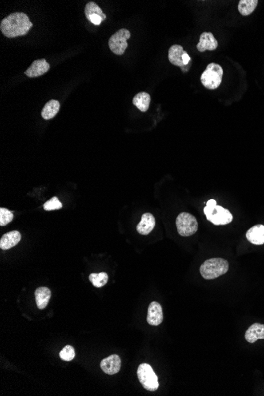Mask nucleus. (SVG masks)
Listing matches in <instances>:
<instances>
[{"mask_svg": "<svg viewBox=\"0 0 264 396\" xmlns=\"http://www.w3.org/2000/svg\"><path fill=\"white\" fill-rule=\"evenodd\" d=\"M33 26L29 17L24 13H14L4 18L0 25V30L9 38L24 36Z\"/></svg>", "mask_w": 264, "mask_h": 396, "instance_id": "obj_1", "label": "nucleus"}, {"mask_svg": "<svg viewBox=\"0 0 264 396\" xmlns=\"http://www.w3.org/2000/svg\"><path fill=\"white\" fill-rule=\"evenodd\" d=\"M204 213L208 220L217 226L229 224L233 219L230 211L221 206L217 205V202L214 199H210L207 202L204 208Z\"/></svg>", "mask_w": 264, "mask_h": 396, "instance_id": "obj_2", "label": "nucleus"}, {"mask_svg": "<svg viewBox=\"0 0 264 396\" xmlns=\"http://www.w3.org/2000/svg\"><path fill=\"white\" fill-rule=\"evenodd\" d=\"M229 262L222 258H212L206 260L200 268L202 277L206 279H214L225 275L229 271Z\"/></svg>", "mask_w": 264, "mask_h": 396, "instance_id": "obj_3", "label": "nucleus"}, {"mask_svg": "<svg viewBox=\"0 0 264 396\" xmlns=\"http://www.w3.org/2000/svg\"><path fill=\"white\" fill-rule=\"evenodd\" d=\"M223 77V69L217 63L208 65L206 70L202 73L201 82L206 89L216 90L221 85Z\"/></svg>", "mask_w": 264, "mask_h": 396, "instance_id": "obj_4", "label": "nucleus"}, {"mask_svg": "<svg viewBox=\"0 0 264 396\" xmlns=\"http://www.w3.org/2000/svg\"><path fill=\"white\" fill-rule=\"evenodd\" d=\"M177 232L181 236H190L198 230V223L193 215L188 212H181L176 220Z\"/></svg>", "mask_w": 264, "mask_h": 396, "instance_id": "obj_5", "label": "nucleus"}, {"mask_svg": "<svg viewBox=\"0 0 264 396\" xmlns=\"http://www.w3.org/2000/svg\"><path fill=\"white\" fill-rule=\"evenodd\" d=\"M137 374L138 380L144 389L150 392H154L158 389L159 387L158 377L149 364H141L138 367Z\"/></svg>", "mask_w": 264, "mask_h": 396, "instance_id": "obj_6", "label": "nucleus"}, {"mask_svg": "<svg viewBox=\"0 0 264 396\" xmlns=\"http://www.w3.org/2000/svg\"><path fill=\"white\" fill-rule=\"evenodd\" d=\"M131 33L126 29H121L111 36L109 40V46L111 51L116 55H122L128 47L127 40L129 39Z\"/></svg>", "mask_w": 264, "mask_h": 396, "instance_id": "obj_7", "label": "nucleus"}, {"mask_svg": "<svg viewBox=\"0 0 264 396\" xmlns=\"http://www.w3.org/2000/svg\"><path fill=\"white\" fill-rule=\"evenodd\" d=\"M85 14L86 18L96 26H98L106 19V15L95 2H91L86 4Z\"/></svg>", "mask_w": 264, "mask_h": 396, "instance_id": "obj_8", "label": "nucleus"}, {"mask_svg": "<svg viewBox=\"0 0 264 396\" xmlns=\"http://www.w3.org/2000/svg\"><path fill=\"white\" fill-rule=\"evenodd\" d=\"M218 46V42L214 34L209 32H204L201 34L199 42L197 45V49L201 53L209 50L214 51Z\"/></svg>", "mask_w": 264, "mask_h": 396, "instance_id": "obj_9", "label": "nucleus"}, {"mask_svg": "<svg viewBox=\"0 0 264 396\" xmlns=\"http://www.w3.org/2000/svg\"><path fill=\"white\" fill-rule=\"evenodd\" d=\"M163 321V310L157 301L150 303L148 308L147 322L152 326H157Z\"/></svg>", "mask_w": 264, "mask_h": 396, "instance_id": "obj_10", "label": "nucleus"}, {"mask_svg": "<svg viewBox=\"0 0 264 396\" xmlns=\"http://www.w3.org/2000/svg\"><path fill=\"white\" fill-rule=\"evenodd\" d=\"M121 360L117 354L109 356L101 362V368L104 373L108 375H114L121 370Z\"/></svg>", "mask_w": 264, "mask_h": 396, "instance_id": "obj_11", "label": "nucleus"}, {"mask_svg": "<svg viewBox=\"0 0 264 396\" xmlns=\"http://www.w3.org/2000/svg\"><path fill=\"white\" fill-rule=\"evenodd\" d=\"M49 68H50V66L45 59H39V60L34 61L31 66L26 70L25 74L29 78H36V77L41 76L45 73L48 72Z\"/></svg>", "mask_w": 264, "mask_h": 396, "instance_id": "obj_12", "label": "nucleus"}, {"mask_svg": "<svg viewBox=\"0 0 264 396\" xmlns=\"http://www.w3.org/2000/svg\"><path fill=\"white\" fill-rule=\"evenodd\" d=\"M156 221L154 215L150 213H145L142 220L137 226V231L141 235L150 234L155 227Z\"/></svg>", "mask_w": 264, "mask_h": 396, "instance_id": "obj_13", "label": "nucleus"}, {"mask_svg": "<svg viewBox=\"0 0 264 396\" xmlns=\"http://www.w3.org/2000/svg\"><path fill=\"white\" fill-rule=\"evenodd\" d=\"M247 240L255 245H262L264 244V226L257 225L252 227L246 233Z\"/></svg>", "mask_w": 264, "mask_h": 396, "instance_id": "obj_14", "label": "nucleus"}, {"mask_svg": "<svg viewBox=\"0 0 264 396\" xmlns=\"http://www.w3.org/2000/svg\"><path fill=\"white\" fill-rule=\"evenodd\" d=\"M245 338L249 343H254L259 339H264V324L256 323L251 325L245 332Z\"/></svg>", "mask_w": 264, "mask_h": 396, "instance_id": "obj_15", "label": "nucleus"}, {"mask_svg": "<svg viewBox=\"0 0 264 396\" xmlns=\"http://www.w3.org/2000/svg\"><path fill=\"white\" fill-rule=\"evenodd\" d=\"M22 239V236L18 231H11L7 232L2 236L0 240V248L1 249L8 250L14 248L17 245Z\"/></svg>", "mask_w": 264, "mask_h": 396, "instance_id": "obj_16", "label": "nucleus"}, {"mask_svg": "<svg viewBox=\"0 0 264 396\" xmlns=\"http://www.w3.org/2000/svg\"><path fill=\"white\" fill-rule=\"evenodd\" d=\"M184 49L181 45H172L169 50V62L174 66L183 67L185 66L183 62L182 57L184 54Z\"/></svg>", "mask_w": 264, "mask_h": 396, "instance_id": "obj_17", "label": "nucleus"}, {"mask_svg": "<svg viewBox=\"0 0 264 396\" xmlns=\"http://www.w3.org/2000/svg\"><path fill=\"white\" fill-rule=\"evenodd\" d=\"M51 298V291L47 287H40L35 291L36 303L37 308L44 309L46 308Z\"/></svg>", "mask_w": 264, "mask_h": 396, "instance_id": "obj_18", "label": "nucleus"}, {"mask_svg": "<svg viewBox=\"0 0 264 396\" xmlns=\"http://www.w3.org/2000/svg\"><path fill=\"white\" fill-rule=\"evenodd\" d=\"M60 110V102L57 100H51L47 102L43 110L41 111V116L45 120L53 119L58 113Z\"/></svg>", "mask_w": 264, "mask_h": 396, "instance_id": "obj_19", "label": "nucleus"}, {"mask_svg": "<svg viewBox=\"0 0 264 396\" xmlns=\"http://www.w3.org/2000/svg\"><path fill=\"white\" fill-rule=\"evenodd\" d=\"M150 94L146 92H141L139 94H136L133 99V104L138 108L140 111L146 112L150 107Z\"/></svg>", "mask_w": 264, "mask_h": 396, "instance_id": "obj_20", "label": "nucleus"}, {"mask_svg": "<svg viewBox=\"0 0 264 396\" xmlns=\"http://www.w3.org/2000/svg\"><path fill=\"white\" fill-rule=\"evenodd\" d=\"M257 0H241L238 4V11L241 15H250L257 8Z\"/></svg>", "mask_w": 264, "mask_h": 396, "instance_id": "obj_21", "label": "nucleus"}, {"mask_svg": "<svg viewBox=\"0 0 264 396\" xmlns=\"http://www.w3.org/2000/svg\"><path fill=\"white\" fill-rule=\"evenodd\" d=\"M108 279H109V276L105 272H101L98 274L92 273L89 275V280L91 281L93 286L97 287V288H101V287L106 285Z\"/></svg>", "mask_w": 264, "mask_h": 396, "instance_id": "obj_22", "label": "nucleus"}, {"mask_svg": "<svg viewBox=\"0 0 264 396\" xmlns=\"http://www.w3.org/2000/svg\"><path fill=\"white\" fill-rule=\"evenodd\" d=\"M14 219V214L11 211L6 209V208H1L0 209V226H5L6 225L11 223V221Z\"/></svg>", "mask_w": 264, "mask_h": 396, "instance_id": "obj_23", "label": "nucleus"}, {"mask_svg": "<svg viewBox=\"0 0 264 396\" xmlns=\"http://www.w3.org/2000/svg\"><path fill=\"white\" fill-rule=\"evenodd\" d=\"M75 357V351L71 345H66L60 353V357L63 361H70Z\"/></svg>", "mask_w": 264, "mask_h": 396, "instance_id": "obj_24", "label": "nucleus"}, {"mask_svg": "<svg viewBox=\"0 0 264 396\" xmlns=\"http://www.w3.org/2000/svg\"><path fill=\"white\" fill-rule=\"evenodd\" d=\"M63 205L57 197H53L44 204V209L47 211H54L62 208Z\"/></svg>", "mask_w": 264, "mask_h": 396, "instance_id": "obj_25", "label": "nucleus"}, {"mask_svg": "<svg viewBox=\"0 0 264 396\" xmlns=\"http://www.w3.org/2000/svg\"><path fill=\"white\" fill-rule=\"evenodd\" d=\"M182 59L183 62H184V65H185V66H187V65L189 64V62H190V57H189V54L187 53V52H184Z\"/></svg>", "mask_w": 264, "mask_h": 396, "instance_id": "obj_26", "label": "nucleus"}]
</instances>
